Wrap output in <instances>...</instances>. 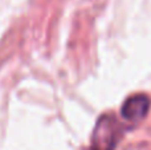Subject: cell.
<instances>
[{"mask_svg":"<svg viewBox=\"0 0 151 150\" xmlns=\"http://www.w3.org/2000/svg\"><path fill=\"white\" fill-rule=\"evenodd\" d=\"M150 108V100L145 94H137L129 97L121 108V114L127 121H141L146 117Z\"/></svg>","mask_w":151,"mask_h":150,"instance_id":"obj_2","label":"cell"},{"mask_svg":"<svg viewBox=\"0 0 151 150\" xmlns=\"http://www.w3.org/2000/svg\"><path fill=\"white\" fill-rule=\"evenodd\" d=\"M122 136V126L111 114L99 117L91 134L90 150H114Z\"/></svg>","mask_w":151,"mask_h":150,"instance_id":"obj_1","label":"cell"}]
</instances>
